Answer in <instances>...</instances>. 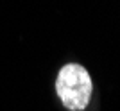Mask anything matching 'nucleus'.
<instances>
[{
  "label": "nucleus",
  "mask_w": 120,
  "mask_h": 111,
  "mask_svg": "<svg viewBox=\"0 0 120 111\" xmlns=\"http://www.w3.org/2000/svg\"><path fill=\"white\" fill-rule=\"evenodd\" d=\"M56 91L63 106L70 111H82L90 104L93 82L82 65L68 63L59 70L56 79Z\"/></svg>",
  "instance_id": "1"
}]
</instances>
